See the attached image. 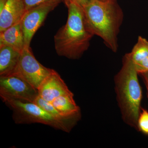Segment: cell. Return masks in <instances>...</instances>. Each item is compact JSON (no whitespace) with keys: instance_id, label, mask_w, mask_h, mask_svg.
Here are the masks:
<instances>
[{"instance_id":"9c48e42d","label":"cell","mask_w":148,"mask_h":148,"mask_svg":"<svg viewBox=\"0 0 148 148\" xmlns=\"http://www.w3.org/2000/svg\"><path fill=\"white\" fill-rule=\"evenodd\" d=\"M26 12L23 0H7L0 10V32L20 22Z\"/></svg>"},{"instance_id":"5b68a950","label":"cell","mask_w":148,"mask_h":148,"mask_svg":"<svg viewBox=\"0 0 148 148\" xmlns=\"http://www.w3.org/2000/svg\"><path fill=\"white\" fill-rule=\"evenodd\" d=\"M54 71L42 65L35 58L30 47H25L21 51L18 65L11 75L22 78L38 90L43 82Z\"/></svg>"},{"instance_id":"ffe728a7","label":"cell","mask_w":148,"mask_h":148,"mask_svg":"<svg viewBox=\"0 0 148 148\" xmlns=\"http://www.w3.org/2000/svg\"><path fill=\"white\" fill-rule=\"evenodd\" d=\"M73 1V0H64V1H65V3H67L69 2L70 1Z\"/></svg>"},{"instance_id":"d6986e66","label":"cell","mask_w":148,"mask_h":148,"mask_svg":"<svg viewBox=\"0 0 148 148\" xmlns=\"http://www.w3.org/2000/svg\"><path fill=\"white\" fill-rule=\"evenodd\" d=\"M140 74H141V75L143 77V80H144V83H145V85L146 86L148 95V72L142 73Z\"/></svg>"},{"instance_id":"8992f818","label":"cell","mask_w":148,"mask_h":148,"mask_svg":"<svg viewBox=\"0 0 148 148\" xmlns=\"http://www.w3.org/2000/svg\"><path fill=\"white\" fill-rule=\"evenodd\" d=\"M0 96L3 99H16L34 103L39 96L38 90L14 75L0 76Z\"/></svg>"},{"instance_id":"9a60e30c","label":"cell","mask_w":148,"mask_h":148,"mask_svg":"<svg viewBox=\"0 0 148 148\" xmlns=\"http://www.w3.org/2000/svg\"><path fill=\"white\" fill-rule=\"evenodd\" d=\"M141 110L138 119V130L148 135V112L143 108Z\"/></svg>"},{"instance_id":"52a82bcc","label":"cell","mask_w":148,"mask_h":148,"mask_svg":"<svg viewBox=\"0 0 148 148\" xmlns=\"http://www.w3.org/2000/svg\"><path fill=\"white\" fill-rule=\"evenodd\" d=\"M61 0L43 3L26 11L20 24L24 34L25 47H30L32 38L48 14L58 5Z\"/></svg>"},{"instance_id":"7a4b0ae2","label":"cell","mask_w":148,"mask_h":148,"mask_svg":"<svg viewBox=\"0 0 148 148\" xmlns=\"http://www.w3.org/2000/svg\"><path fill=\"white\" fill-rule=\"evenodd\" d=\"M82 8L90 32L101 37L111 50L116 52L123 13L116 0H93Z\"/></svg>"},{"instance_id":"30bf717a","label":"cell","mask_w":148,"mask_h":148,"mask_svg":"<svg viewBox=\"0 0 148 148\" xmlns=\"http://www.w3.org/2000/svg\"><path fill=\"white\" fill-rule=\"evenodd\" d=\"M51 103L64 117L79 119L81 118L80 109L75 102L73 92L59 96Z\"/></svg>"},{"instance_id":"3957f363","label":"cell","mask_w":148,"mask_h":148,"mask_svg":"<svg viewBox=\"0 0 148 148\" xmlns=\"http://www.w3.org/2000/svg\"><path fill=\"white\" fill-rule=\"evenodd\" d=\"M138 74L134 63L126 53L123 58L121 69L114 78L117 101L122 119L137 130L142 98Z\"/></svg>"},{"instance_id":"7c38bea8","label":"cell","mask_w":148,"mask_h":148,"mask_svg":"<svg viewBox=\"0 0 148 148\" xmlns=\"http://www.w3.org/2000/svg\"><path fill=\"white\" fill-rule=\"evenodd\" d=\"M8 46L21 52L25 45L20 22L0 32V46Z\"/></svg>"},{"instance_id":"8fae6325","label":"cell","mask_w":148,"mask_h":148,"mask_svg":"<svg viewBox=\"0 0 148 148\" xmlns=\"http://www.w3.org/2000/svg\"><path fill=\"white\" fill-rule=\"evenodd\" d=\"M21 53L8 46H0V76L13 73L19 62Z\"/></svg>"},{"instance_id":"e0dca14e","label":"cell","mask_w":148,"mask_h":148,"mask_svg":"<svg viewBox=\"0 0 148 148\" xmlns=\"http://www.w3.org/2000/svg\"><path fill=\"white\" fill-rule=\"evenodd\" d=\"M134 65L138 74L148 72V56L140 63Z\"/></svg>"},{"instance_id":"ac0fdd59","label":"cell","mask_w":148,"mask_h":148,"mask_svg":"<svg viewBox=\"0 0 148 148\" xmlns=\"http://www.w3.org/2000/svg\"><path fill=\"white\" fill-rule=\"evenodd\" d=\"M93 1V0H73V1L75 2L82 7Z\"/></svg>"},{"instance_id":"2e32d148","label":"cell","mask_w":148,"mask_h":148,"mask_svg":"<svg viewBox=\"0 0 148 148\" xmlns=\"http://www.w3.org/2000/svg\"><path fill=\"white\" fill-rule=\"evenodd\" d=\"M26 11L43 3L53 0H23Z\"/></svg>"},{"instance_id":"44dd1931","label":"cell","mask_w":148,"mask_h":148,"mask_svg":"<svg viewBox=\"0 0 148 148\" xmlns=\"http://www.w3.org/2000/svg\"><path fill=\"white\" fill-rule=\"evenodd\" d=\"M101 1H106V0H101Z\"/></svg>"},{"instance_id":"5bb4252c","label":"cell","mask_w":148,"mask_h":148,"mask_svg":"<svg viewBox=\"0 0 148 148\" xmlns=\"http://www.w3.org/2000/svg\"><path fill=\"white\" fill-rule=\"evenodd\" d=\"M134 64H138L148 56V41L142 36L138 37V42L132 51L127 53Z\"/></svg>"},{"instance_id":"ba28073f","label":"cell","mask_w":148,"mask_h":148,"mask_svg":"<svg viewBox=\"0 0 148 148\" xmlns=\"http://www.w3.org/2000/svg\"><path fill=\"white\" fill-rule=\"evenodd\" d=\"M38 91L40 98L50 103L59 96L72 92L55 70L43 82Z\"/></svg>"},{"instance_id":"4fadbf2b","label":"cell","mask_w":148,"mask_h":148,"mask_svg":"<svg viewBox=\"0 0 148 148\" xmlns=\"http://www.w3.org/2000/svg\"><path fill=\"white\" fill-rule=\"evenodd\" d=\"M34 103L49 113L54 118L68 127L70 131L80 119L78 118H66L62 116L51 103L43 100L39 96L37 97Z\"/></svg>"},{"instance_id":"6da1fadb","label":"cell","mask_w":148,"mask_h":148,"mask_svg":"<svg viewBox=\"0 0 148 148\" xmlns=\"http://www.w3.org/2000/svg\"><path fill=\"white\" fill-rule=\"evenodd\" d=\"M66 4L68 19L54 36L55 50L60 56L77 59L88 49L94 35L88 27L82 7L72 1Z\"/></svg>"},{"instance_id":"277c9868","label":"cell","mask_w":148,"mask_h":148,"mask_svg":"<svg viewBox=\"0 0 148 148\" xmlns=\"http://www.w3.org/2000/svg\"><path fill=\"white\" fill-rule=\"evenodd\" d=\"M3 101L13 111L12 117L16 124L42 123L64 132H70L64 125L34 103L10 98Z\"/></svg>"}]
</instances>
